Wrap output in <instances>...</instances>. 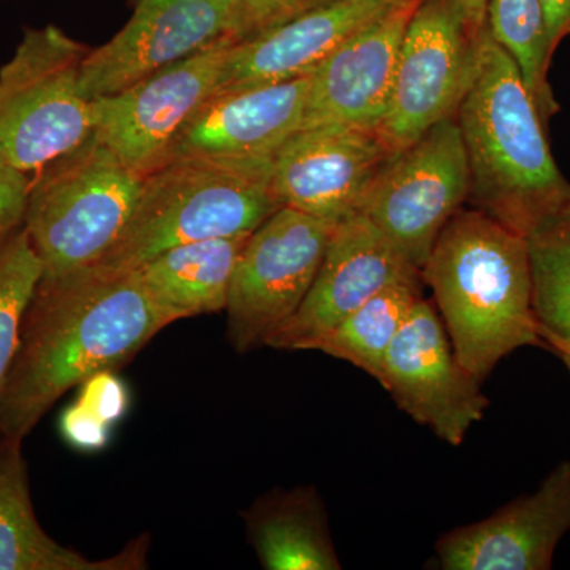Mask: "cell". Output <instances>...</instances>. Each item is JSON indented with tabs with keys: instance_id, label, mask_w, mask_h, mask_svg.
Listing matches in <instances>:
<instances>
[{
	"instance_id": "6",
	"label": "cell",
	"mask_w": 570,
	"mask_h": 570,
	"mask_svg": "<svg viewBox=\"0 0 570 570\" xmlns=\"http://www.w3.org/2000/svg\"><path fill=\"white\" fill-rule=\"evenodd\" d=\"M88 52L56 26L26 29L0 69V164L36 175L92 137L80 85Z\"/></svg>"
},
{
	"instance_id": "34",
	"label": "cell",
	"mask_w": 570,
	"mask_h": 570,
	"mask_svg": "<svg viewBox=\"0 0 570 570\" xmlns=\"http://www.w3.org/2000/svg\"><path fill=\"white\" fill-rule=\"evenodd\" d=\"M332 2V0H311L313 7L321 6V3Z\"/></svg>"
},
{
	"instance_id": "18",
	"label": "cell",
	"mask_w": 570,
	"mask_h": 570,
	"mask_svg": "<svg viewBox=\"0 0 570 570\" xmlns=\"http://www.w3.org/2000/svg\"><path fill=\"white\" fill-rule=\"evenodd\" d=\"M397 3L404 2L332 0L250 39L236 41L225 61L219 89L253 88L306 77L337 45Z\"/></svg>"
},
{
	"instance_id": "20",
	"label": "cell",
	"mask_w": 570,
	"mask_h": 570,
	"mask_svg": "<svg viewBox=\"0 0 570 570\" xmlns=\"http://www.w3.org/2000/svg\"><path fill=\"white\" fill-rule=\"evenodd\" d=\"M249 235L171 247L135 272L149 296L175 322L220 313L227 306L236 262Z\"/></svg>"
},
{
	"instance_id": "8",
	"label": "cell",
	"mask_w": 570,
	"mask_h": 570,
	"mask_svg": "<svg viewBox=\"0 0 570 570\" xmlns=\"http://www.w3.org/2000/svg\"><path fill=\"white\" fill-rule=\"evenodd\" d=\"M469 168L455 118L431 127L381 168L365 202L367 217L422 272L449 220L468 204Z\"/></svg>"
},
{
	"instance_id": "26",
	"label": "cell",
	"mask_w": 570,
	"mask_h": 570,
	"mask_svg": "<svg viewBox=\"0 0 570 570\" xmlns=\"http://www.w3.org/2000/svg\"><path fill=\"white\" fill-rule=\"evenodd\" d=\"M77 401L111 426L129 409V392L115 371H102L82 382Z\"/></svg>"
},
{
	"instance_id": "31",
	"label": "cell",
	"mask_w": 570,
	"mask_h": 570,
	"mask_svg": "<svg viewBox=\"0 0 570 570\" xmlns=\"http://www.w3.org/2000/svg\"><path fill=\"white\" fill-rule=\"evenodd\" d=\"M464 28L474 39H480L487 29V2L489 0H453Z\"/></svg>"
},
{
	"instance_id": "32",
	"label": "cell",
	"mask_w": 570,
	"mask_h": 570,
	"mask_svg": "<svg viewBox=\"0 0 570 570\" xmlns=\"http://www.w3.org/2000/svg\"><path fill=\"white\" fill-rule=\"evenodd\" d=\"M549 228H551V230L570 232V197L568 204L562 206L557 219H554L549 227L543 228V230H549Z\"/></svg>"
},
{
	"instance_id": "14",
	"label": "cell",
	"mask_w": 570,
	"mask_h": 570,
	"mask_svg": "<svg viewBox=\"0 0 570 570\" xmlns=\"http://www.w3.org/2000/svg\"><path fill=\"white\" fill-rule=\"evenodd\" d=\"M417 273L376 225L356 214L333 227L309 294L265 346L306 351L379 291Z\"/></svg>"
},
{
	"instance_id": "29",
	"label": "cell",
	"mask_w": 570,
	"mask_h": 570,
	"mask_svg": "<svg viewBox=\"0 0 570 570\" xmlns=\"http://www.w3.org/2000/svg\"><path fill=\"white\" fill-rule=\"evenodd\" d=\"M31 176L0 164V243L24 223Z\"/></svg>"
},
{
	"instance_id": "12",
	"label": "cell",
	"mask_w": 570,
	"mask_h": 570,
	"mask_svg": "<svg viewBox=\"0 0 570 570\" xmlns=\"http://www.w3.org/2000/svg\"><path fill=\"white\" fill-rule=\"evenodd\" d=\"M395 153L376 130L299 127L273 157V190L281 205L335 227L362 212L371 184Z\"/></svg>"
},
{
	"instance_id": "4",
	"label": "cell",
	"mask_w": 570,
	"mask_h": 570,
	"mask_svg": "<svg viewBox=\"0 0 570 570\" xmlns=\"http://www.w3.org/2000/svg\"><path fill=\"white\" fill-rule=\"evenodd\" d=\"M272 160L178 159L145 175L140 202L115 246L97 262L135 272L171 247L249 235L281 208Z\"/></svg>"
},
{
	"instance_id": "15",
	"label": "cell",
	"mask_w": 570,
	"mask_h": 570,
	"mask_svg": "<svg viewBox=\"0 0 570 570\" xmlns=\"http://www.w3.org/2000/svg\"><path fill=\"white\" fill-rule=\"evenodd\" d=\"M307 94L309 75L276 85L219 89L184 122L156 167L178 159H273L303 126Z\"/></svg>"
},
{
	"instance_id": "5",
	"label": "cell",
	"mask_w": 570,
	"mask_h": 570,
	"mask_svg": "<svg viewBox=\"0 0 570 570\" xmlns=\"http://www.w3.org/2000/svg\"><path fill=\"white\" fill-rule=\"evenodd\" d=\"M142 184L96 135L33 175L22 225L43 277L96 265L132 219Z\"/></svg>"
},
{
	"instance_id": "21",
	"label": "cell",
	"mask_w": 570,
	"mask_h": 570,
	"mask_svg": "<svg viewBox=\"0 0 570 570\" xmlns=\"http://www.w3.org/2000/svg\"><path fill=\"white\" fill-rule=\"evenodd\" d=\"M247 531L266 570H340L316 490L275 491L246 512Z\"/></svg>"
},
{
	"instance_id": "9",
	"label": "cell",
	"mask_w": 570,
	"mask_h": 570,
	"mask_svg": "<svg viewBox=\"0 0 570 570\" xmlns=\"http://www.w3.org/2000/svg\"><path fill=\"white\" fill-rule=\"evenodd\" d=\"M482 40L466 31L453 0H420L401 41L387 112L377 130L393 151L455 118L478 70Z\"/></svg>"
},
{
	"instance_id": "11",
	"label": "cell",
	"mask_w": 570,
	"mask_h": 570,
	"mask_svg": "<svg viewBox=\"0 0 570 570\" xmlns=\"http://www.w3.org/2000/svg\"><path fill=\"white\" fill-rule=\"evenodd\" d=\"M482 382L461 365L436 306L422 298L390 344L379 384L404 414L456 448L490 406Z\"/></svg>"
},
{
	"instance_id": "17",
	"label": "cell",
	"mask_w": 570,
	"mask_h": 570,
	"mask_svg": "<svg viewBox=\"0 0 570 570\" xmlns=\"http://www.w3.org/2000/svg\"><path fill=\"white\" fill-rule=\"evenodd\" d=\"M420 0L393 6L348 36L309 73L305 121L379 130L387 112L401 41Z\"/></svg>"
},
{
	"instance_id": "3",
	"label": "cell",
	"mask_w": 570,
	"mask_h": 570,
	"mask_svg": "<svg viewBox=\"0 0 570 570\" xmlns=\"http://www.w3.org/2000/svg\"><path fill=\"white\" fill-rule=\"evenodd\" d=\"M453 352L485 379L504 356L547 347L532 307L528 238L475 208H461L422 268Z\"/></svg>"
},
{
	"instance_id": "10",
	"label": "cell",
	"mask_w": 570,
	"mask_h": 570,
	"mask_svg": "<svg viewBox=\"0 0 570 570\" xmlns=\"http://www.w3.org/2000/svg\"><path fill=\"white\" fill-rule=\"evenodd\" d=\"M225 40H245L232 0H138L130 20L81 66L89 100L112 96Z\"/></svg>"
},
{
	"instance_id": "22",
	"label": "cell",
	"mask_w": 570,
	"mask_h": 570,
	"mask_svg": "<svg viewBox=\"0 0 570 570\" xmlns=\"http://www.w3.org/2000/svg\"><path fill=\"white\" fill-rule=\"evenodd\" d=\"M422 273L389 284L306 351L344 360L381 381L390 344L423 298Z\"/></svg>"
},
{
	"instance_id": "2",
	"label": "cell",
	"mask_w": 570,
	"mask_h": 570,
	"mask_svg": "<svg viewBox=\"0 0 570 570\" xmlns=\"http://www.w3.org/2000/svg\"><path fill=\"white\" fill-rule=\"evenodd\" d=\"M455 119L466 153L468 204L524 238L549 227L568 204L570 184L519 67L489 29Z\"/></svg>"
},
{
	"instance_id": "25",
	"label": "cell",
	"mask_w": 570,
	"mask_h": 570,
	"mask_svg": "<svg viewBox=\"0 0 570 570\" xmlns=\"http://www.w3.org/2000/svg\"><path fill=\"white\" fill-rule=\"evenodd\" d=\"M43 277V266L24 225L0 243V392L20 346L26 311Z\"/></svg>"
},
{
	"instance_id": "16",
	"label": "cell",
	"mask_w": 570,
	"mask_h": 570,
	"mask_svg": "<svg viewBox=\"0 0 570 570\" xmlns=\"http://www.w3.org/2000/svg\"><path fill=\"white\" fill-rule=\"evenodd\" d=\"M569 531L570 460L558 464L534 493L445 532L436 543V560L444 570H549Z\"/></svg>"
},
{
	"instance_id": "13",
	"label": "cell",
	"mask_w": 570,
	"mask_h": 570,
	"mask_svg": "<svg viewBox=\"0 0 570 570\" xmlns=\"http://www.w3.org/2000/svg\"><path fill=\"white\" fill-rule=\"evenodd\" d=\"M236 41L214 45L121 92L92 100L94 135L124 163L148 174L184 122L219 89Z\"/></svg>"
},
{
	"instance_id": "35",
	"label": "cell",
	"mask_w": 570,
	"mask_h": 570,
	"mask_svg": "<svg viewBox=\"0 0 570 570\" xmlns=\"http://www.w3.org/2000/svg\"><path fill=\"white\" fill-rule=\"evenodd\" d=\"M397 2H412V0H397Z\"/></svg>"
},
{
	"instance_id": "33",
	"label": "cell",
	"mask_w": 570,
	"mask_h": 570,
	"mask_svg": "<svg viewBox=\"0 0 570 570\" xmlns=\"http://www.w3.org/2000/svg\"><path fill=\"white\" fill-rule=\"evenodd\" d=\"M551 348H553V351L561 356L562 362L566 363V366H568L570 373V337L569 340L560 341V343L553 344Z\"/></svg>"
},
{
	"instance_id": "27",
	"label": "cell",
	"mask_w": 570,
	"mask_h": 570,
	"mask_svg": "<svg viewBox=\"0 0 570 570\" xmlns=\"http://www.w3.org/2000/svg\"><path fill=\"white\" fill-rule=\"evenodd\" d=\"M245 26V40L257 33L291 20L307 9H313L311 0H232Z\"/></svg>"
},
{
	"instance_id": "1",
	"label": "cell",
	"mask_w": 570,
	"mask_h": 570,
	"mask_svg": "<svg viewBox=\"0 0 570 570\" xmlns=\"http://www.w3.org/2000/svg\"><path fill=\"white\" fill-rule=\"evenodd\" d=\"M174 322L138 272L88 266L41 277L0 392V438L22 441L63 393L119 370Z\"/></svg>"
},
{
	"instance_id": "24",
	"label": "cell",
	"mask_w": 570,
	"mask_h": 570,
	"mask_svg": "<svg viewBox=\"0 0 570 570\" xmlns=\"http://www.w3.org/2000/svg\"><path fill=\"white\" fill-rule=\"evenodd\" d=\"M532 307L547 347L570 337V232L542 230L528 238Z\"/></svg>"
},
{
	"instance_id": "23",
	"label": "cell",
	"mask_w": 570,
	"mask_h": 570,
	"mask_svg": "<svg viewBox=\"0 0 570 570\" xmlns=\"http://www.w3.org/2000/svg\"><path fill=\"white\" fill-rule=\"evenodd\" d=\"M487 29L519 67L524 85L538 105L543 122L560 111L549 81L550 55L546 18L540 0H489Z\"/></svg>"
},
{
	"instance_id": "30",
	"label": "cell",
	"mask_w": 570,
	"mask_h": 570,
	"mask_svg": "<svg viewBox=\"0 0 570 570\" xmlns=\"http://www.w3.org/2000/svg\"><path fill=\"white\" fill-rule=\"evenodd\" d=\"M546 18L550 55L570 36V0H540Z\"/></svg>"
},
{
	"instance_id": "28",
	"label": "cell",
	"mask_w": 570,
	"mask_h": 570,
	"mask_svg": "<svg viewBox=\"0 0 570 570\" xmlns=\"http://www.w3.org/2000/svg\"><path fill=\"white\" fill-rule=\"evenodd\" d=\"M108 426L82 404L73 403L62 412L59 430L63 441L80 452H97L108 442Z\"/></svg>"
},
{
	"instance_id": "7",
	"label": "cell",
	"mask_w": 570,
	"mask_h": 570,
	"mask_svg": "<svg viewBox=\"0 0 570 570\" xmlns=\"http://www.w3.org/2000/svg\"><path fill=\"white\" fill-rule=\"evenodd\" d=\"M333 225L281 206L247 238L228 291L227 337L239 354L265 346L295 316L311 285Z\"/></svg>"
},
{
	"instance_id": "19",
	"label": "cell",
	"mask_w": 570,
	"mask_h": 570,
	"mask_svg": "<svg viewBox=\"0 0 570 570\" xmlns=\"http://www.w3.org/2000/svg\"><path fill=\"white\" fill-rule=\"evenodd\" d=\"M22 441L0 438V570H130L145 564V547L94 561L41 530L29 494Z\"/></svg>"
}]
</instances>
